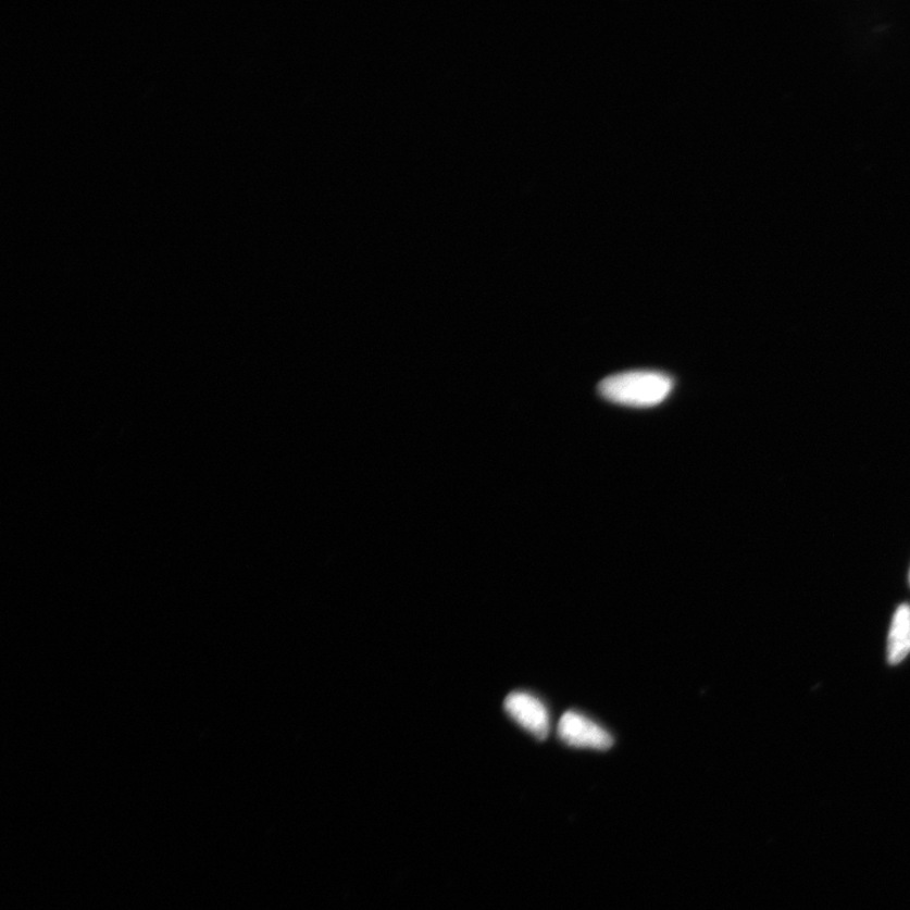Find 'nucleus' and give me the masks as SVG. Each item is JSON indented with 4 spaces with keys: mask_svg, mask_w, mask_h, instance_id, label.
<instances>
[{
    "mask_svg": "<svg viewBox=\"0 0 910 910\" xmlns=\"http://www.w3.org/2000/svg\"><path fill=\"white\" fill-rule=\"evenodd\" d=\"M673 379L657 371H628L607 377L598 386L602 398L632 408H651L673 390Z\"/></svg>",
    "mask_w": 910,
    "mask_h": 910,
    "instance_id": "1",
    "label": "nucleus"
},
{
    "mask_svg": "<svg viewBox=\"0 0 910 910\" xmlns=\"http://www.w3.org/2000/svg\"><path fill=\"white\" fill-rule=\"evenodd\" d=\"M504 710L519 725L539 740L549 734L550 719L547 707L525 691H513L504 699Z\"/></svg>",
    "mask_w": 910,
    "mask_h": 910,
    "instance_id": "3",
    "label": "nucleus"
},
{
    "mask_svg": "<svg viewBox=\"0 0 910 910\" xmlns=\"http://www.w3.org/2000/svg\"><path fill=\"white\" fill-rule=\"evenodd\" d=\"M560 740L573 748L609 750L613 737L602 726L578 712L568 711L558 725Z\"/></svg>",
    "mask_w": 910,
    "mask_h": 910,
    "instance_id": "2",
    "label": "nucleus"
},
{
    "mask_svg": "<svg viewBox=\"0 0 910 910\" xmlns=\"http://www.w3.org/2000/svg\"><path fill=\"white\" fill-rule=\"evenodd\" d=\"M910 652V606L901 604L894 613L889 641L888 661L892 665L900 664Z\"/></svg>",
    "mask_w": 910,
    "mask_h": 910,
    "instance_id": "4",
    "label": "nucleus"
}]
</instances>
